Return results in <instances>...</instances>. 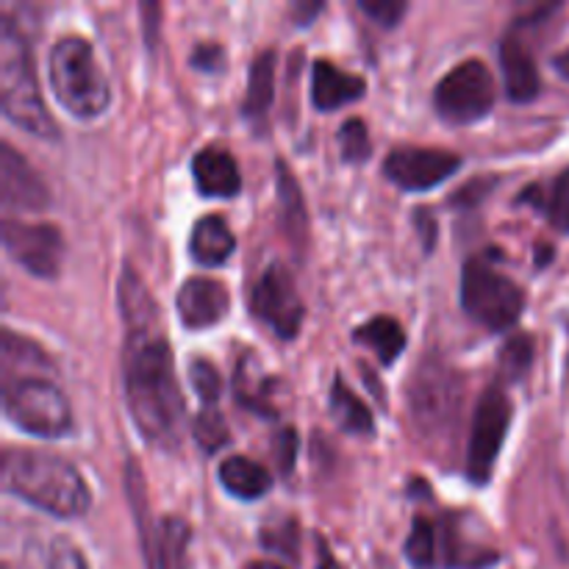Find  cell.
I'll return each mask as SVG.
<instances>
[{
    "label": "cell",
    "mask_w": 569,
    "mask_h": 569,
    "mask_svg": "<svg viewBox=\"0 0 569 569\" xmlns=\"http://www.w3.org/2000/svg\"><path fill=\"white\" fill-rule=\"evenodd\" d=\"M176 309L187 328H194V331L211 328L226 320L228 309H231V295H228L226 283L214 281V278H189L178 289Z\"/></svg>",
    "instance_id": "9a60e30c"
},
{
    "label": "cell",
    "mask_w": 569,
    "mask_h": 569,
    "mask_svg": "<svg viewBox=\"0 0 569 569\" xmlns=\"http://www.w3.org/2000/svg\"><path fill=\"white\" fill-rule=\"evenodd\" d=\"M465 406V381L439 359L422 361L409 383V409L415 428L428 445H448Z\"/></svg>",
    "instance_id": "5b68a950"
},
{
    "label": "cell",
    "mask_w": 569,
    "mask_h": 569,
    "mask_svg": "<svg viewBox=\"0 0 569 569\" xmlns=\"http://www.w3.org/2000/svg\"><path fill=\"white\" fill-rule=\"evenodd\" d=\"M192 433L206 453H217V450L226 448L228 445L226 417L220 415V409H217V406H206V409L194 417Z\"/></svg>",
    "instance_id": "4dcf8cb0"
},
{
    "label": "cell",
    "mask_w": 569,
    "mask_h": 569,
    "mask_svg": "<svg viewBox=\"0 0 569 569\" xmlns=\"http://www.w3.org/2000/svg\"><path fill=\"white\" fill-rule=\"evenodd\" d=\"M511 426V400L503 387H489L481 395L472 415L470 445H467V478L476 487H487L492 481L495 461H498L500 448L506 442V433Z\"/></svg>",
    "instance_id": "9c48e42d"
},
{
    "label": "cell",
    "mask_w": 569,
    "mask_h": 569,
    "mask_svg": "<svg viewBox=\"0 0 569 569\" xmlns=\"http://www.w3.org/2000/svg\"><path fill=\"white\" fill-rule=\"evenodd\" d=\"M500 67H503L506 94L515 103H531L539 94V70L537 59L517 31L506 33L500 44Z\"/></svg>",
    "instance_id": "ac0fdd59"
},
{
    "label": "cell",
    "mask_w": 569,
    "mask_h": 569,
    "mask_svg": "<svg viewBox=\"0 0 569 569\" xmlns=\"http://www.w3.org/2000/svg\"><path fill=\"white\" fill-rule=\"evenodd\" d=\"M0 200L17 211H42L50 203L39 172L9 142L0 144Z\"/></svg>",
    "instance_id": "5bb4252c"
},
{
    "label": "cell",
    "mask_w": 569,
    "mask_h": 569,
    "mask_svg": "<svg viewBox=\"0 0 569 569\" xmlns=\"http://www.w3.org/2000/svg\"><path fill=\"white\" fill-rule=\"evenodd\" d=\"M317 569H342L322 537H317Z\"/></svg>",
    "instance_id": "f35d334b"
},
{
    "label": "cell",
    "mask_w": 569,
    "mask_h": 569,
    "mask_svg": "<svg viewBox=\"0 0 569 569\" xmlns=\"http://www.w3.org/2000/svg\"><path fill=\"white\" fill-rule=\"evenodd\" d=\"M461 170V156L439 148H395L383 161V176L403 192H426Z\"/></svg>",
    "instance_id": "4fadbf2b"
},
{
    "label": "cell",
    "mask_w": 569,
    "mask_h": 569,
    "mask_svg": "<svg viewBox=\"0 0 569 569\" xmlns=\"http://www.w3.org/2000/svg\"><path fill=\"white\" fill-rule=\"evenodd\" d=\"M220 64H222V48H220V44L206 42V44H198V48H194V53H192L194 70L214 72Z\"/></svg>",
    "instance_id": "8d00e7d4"
},
{
    "label": "cell",
    "mask_w": 569,
    "mask_h": 569,
    "mask_svg": "<svg viewBox=\"0 0 569 569\" xmlns=\"http://www.w3.org/2000/svg\"><path fill=\"white\" fill-rule=\"evenodd\" d=\"M365 78L345 72L342 67L317 59L311 67V103L317 111H337L365 94Z\"/></svg>",
    "instance_id": "d6986e66"
},
{
    "label": "cell",
    "mask_w": 569,
    "mask_h": 569,
    "mask_svg": "<svg viewBox=\"0 0 569 569\" xmlns=\"http://www.w3.org/2000/svg\"><path fill=\"white\" fill-rule=\"evenodd\" d=\"M250 569H287V567L272 565V561H253V565H250Z\"/></svg>",
    "instance_id": "60d3db41"
},
{
    "label": "cell",
    "mask_w": 569,
    "mask_h": 569,
    "mask_svg": "<svg viewBox=\"0 0 569 569\" xmlns=\"http://www.w3.org/2000/svg\"><path fill=\"white\" fill-rule=\"evenodd\" d=\"M261 548L270 553L281 556V559H298L300 553V528L298 520L292 517H278L261 528Z\"/></svg>",
    "instance_id": "f1b7e54d"
},
{
    "label": "cell",
    "mask_w": 569,
    "mask_h": 569,
    "mask_svg": "<svg viewBox=\"0 0 569 569\" xmlns=\"http://www.w3.org/2000/svg\"><path fill=\"white\" fill-rule=\"evenodd\" d=\"M353 342L370 348L372 353L378 356V361L389 367L395 365V359H398L400 353H403L406 333L403 328L398 326V320H392V317H372L365 326L356 328Z\"/></svg>",
    "instance_id": "cb8c5ba5"
},
{
    "label": "cell",
    "mask_w": 569,
    "mask_h": 569,
    "mask_svg": "<svg viewBox=\"0 0 569 569\" xmlns=\"http://www.w3.org/2000/svg\"><path fill=\"white\" fill-rule=\"evenodd\" d=\"M295 450H298V437H295L292 428L281 431L276 437V453H278V467L281 472H289L295 465Z\"/></svg>",
    "instance_id": "74e56055"
},
{
    "label": "cell",
    "mask_w": 569,
    "mask_h": 569,
    "mask_svg": "<svg viewBox=\"0 0 569 569\" xmlns=\"http://www.w3.org/2000/svg\"><path fill=\"white\" fill-rule=\"evenodd\" d=\"M128 495L137 509L133 517H137L139 542H142L148 569H176L189 542V526L181 517H161V520L148 522V506H144L142 478H139L137 465L128 467Z\"/></svg>",
    "instance_id": "8fae6325"
},
{
    "label": "cell",
    "mask_w": 569,
    "mask_h": 569,
    "mask_svg": "<svg viewBox=\"0 0 569 569\" xmlns=\"http://www.w3.org/2000/svg\"><path fill=\"white\" fill-rule=\"evenodd\" d=\"M0 106H3V114L31 137H59L56 120L39 92L31 48L9 17L0 20Z\"/></svg>",
    "instance_id": "3957f363"
},
{
    "label": "cell",
    "mask_w": 569,
    "mask_h": 569,
    "mask_svg": "<svg viewBox=\"0 0 569 569\" xmlns=\"http://www.w3.org/2000/svg\"><path fill=\"white\" fill-rule=\"evenodd\" d=\"M22 569H87L81 550L59 533H37L22 545Z\"/></svg>",
    "instance_id": "44dd1931"
},
{
    "label": "cell",
    "mask_w": 569,
    "mask_h": 569,
    "mask_svg": "<svg viewBox=\"0 0 569 569\" xmlns=\"http://www.w3.org/2000/svg\"><path fill=\"white\" fill-rule=\"evenodd\" d=\"M250 309L281 339L298 337L306 317V306L300 300L298 287H295L292 272L278 261L264 267L261 276L256 278L253 292H250Z\"/></svg>",
    "instance_id": "30bf717a"
},
{
    "label": "cell",
    "mask_w": 569,
    "mask_h": 569,
    "mask_svg": "<svg viewBox=\"0 0 569 569\" xmlns=\"http://www.w3.org/2000/svg\"><path fill=\"white\" fill-rule=\"evenodd\" d=\"M14 365L17 367H39V370H44V367H50V359H48V353H42V350H39L33 342L17 337L14 331H6L3 333V367H6V372H9Z\"/></svg>",
    "instance_id": "d6a6232c"
},
{
    "label": "cell",
    "mask_w": 569,
    "mask_h": 569,
    "mask_svg": "<svg viewBox=\"0 0 569 569\" xmlns=\"http://www.w3.org/2000/svg\"><path fill=\"white\" fill-rule=\"evenodd\" d=\"M3 415L22 433L37 439H59L70 433L72 411L64 392L48 378H22L3 387Z\"/></svg>",
    "instance_id": "52a82bcc"
},
{
    "label": "cell",
    "mask_w": 569,
    "mask_h": 569,
    "mask_svg": "<svg viewBox=\"0 0 569 569\" xmlns=\"http://www.w3.org/2000/svg\"><path fill=\"white\" fill-rule=\"evenodd\" d=\"M331 415L337 417L339 428L356 437H370L376 431V422H372V411L367 409L365 400L356 398L353 389L342 381V376L333 378L331 387Z\"/></svg>",
    "instance_id": "d4e9b609"
},
{
    "label": "cell",
    "mask_w": 569,
    "mask_h": 569,
    "mask_svg": "<svg viewBox=\"0 0 569 569\" xmlns=\"http://www.w3.org/2000/svg\"><path fill=\"white\" fill-rule=\"evenodd\" d=\"M117 303L126 322L122 387L133 426L153 448H178L183 431V398L172 350L159 328V306L131 267L122 270L117 283Z\"/></svg>",
    "instance_id": "6da1fadb"
},
{
    "label": "cell",
    "mask_w": 569,
    "mask_h": 569,
    "mask_svg": "<svg viewBox=\"0 0 569 569\" xmlns=\"http://www.w3.org/2000/svg\"><path fill=\"white\" fill-rule=\"evenodd\" d=\"M48 81L56 100L78 120H92L109 109V78L83 37H61L50 48Z\"/></svg>",
    "instance_id": "277c9868"
},
{
    "label": "cell",
    "mask_w": 569,
    "mask_h": 569,
    "mask_svg": "<svg viewBox=\"0 0 569 569\" xmlns=\"http://www.w3.org/2000/svg\"><path fill=\"white\" fill-rule=\"evenodd\" d=\"M233 248H237V239L228 222L217 214L200 217L189 233V256L200 267H222L231 259Z\"/></svg>",
    "instance_id": "ffe728a7"
},
{
    "label": "cell",
    "mask_w": 569,
    "mask_h": 569,
    "mask_svg": "<svg viewBox=\"0 0 569 569\" xmlns=\"http://www.w3.org/2000/svg\"><path fill=\"white\" fill-rule=\"evenodd\" d=\"M192 176L194 187L203 198H237L239 189H242L237 159L228 150L214 148V144L194 153Z\"/></svg>",
    "instance_id": "e0dca14e"
},
{
    "label": "cell",
    "mask_w": 569,
    "mask_h": 569,
    "mask_svg": "<svg viewBox=\"0 0 569 569\" xmlns=\"http://www.w3.org/2000/svg\"><path fill=\"white\" fill-rule=\"evenodd\" d=\"M359 6L370 20H376L378 26L383 28L398 26V22L403 20L406 9H409V6L400 3V0H361Z\"/></svg>",
    "instance_id": "d590c367"
},
{
    "label": "cell",
    "mask_w": 569,
    "mask_h": 569,
    "mask_svg": "<svg viewBox=\"0 0 569 569\" xmlns=\"http://www.w3.org/2000/svg\"><path fill=\"white\" fill-rule=\"evenodd\" d=\"M237 398L239 403L248 406L250 411H259V415H276V409L270 406V395H267V381L264 383H256L253 372H250V361H239V370H237Z\"/></svg>",
    "instance_id": "1f68e13d"
},
{
    "label": "cell",
    "mask_w": 569,
    "mask_h": 569,
    "mask_svg": "<svg viewBox=\"0 0 569 569\" xmlns=\"http://www.w3.org/2000/svg\"><path fill=\"white\" fill-rule=\"evenodd\" d=\"M220 483L228 495L239 500H259L270 492L272 478L267 467L259 461L244 459V456H231L220 465Z\"/></svg>",
    "instance_id": "603a6c76"
},
{
    "label": "cell",
    "mask_w": 569,
    "mask_h": 569,
    "mask_svg": "<svg viewBox=\"0 0 569 569\" xmlns=\"http://www.w3.org/2000/svg\"><path fill=\"white\" fill-rule=\"evenodd\" d=\"M278 206H281V220H283V228H287L289 239H292L298 248H303L306 237H309L303 194H300L298 181H295L292 172L283 167V161H278Z\"/></svg>",
    "instance_id": "484cf974"
},
{
    "label": "cell",
    "mask_w": 569,
    "mask_h": 569,
    "mask_svg": "<svg viewBox=\"0 0 569 569\" xmlns=\"http://www.w3.org/2000/svg\"><path fill=\"white\" fill-rule=\"evenodd\" d=\"M189 381H192L194 392L203 400V406H217L222 395V378L217 367L206 359H194L189 365Z\"/></svg>",
    "instance_id": "836d02e7"
},
{
    "label": "cell",
    "mask_w": 569,
    "mask_h": 569,
    "mask_svg": "<svg viewBox=\"0 0 569 569\" xmlns=\"http://www.w3.org/2000/svg\"><path fill=\"white\" fill-rule=\"evenodd\" d=\"M437 526L428 517H415L411 533L406 539V559L415 569H433L439 561V537Z\"/></svg>",
    "instance_id": "83f0119b"
},
{
    "label": "cell",
    "mask_w": 569,
    "mask_h": 569,
    "mask_svg": "<svg viewBox=\"0 0 569 569\" xmlns=\"http://www.w3.org/2000/svg\"><path fill=\"white\" fill-rule=\"evenodd\" d=\"M272 98H276V50H261L253 59L248 72V94H244L242 114L256 128L264 126L270 114Z\"/></svg>",
    "instance_id": "7402d4cb"
},
{
    "label": "cell",
    "mask_w": 569,
    "mask_h": 569,
    "mask_svg": "<svg viewBox=\"0 0 569 569\" xmlns=\"http://www.w3.org/2000/svg\"><path fill=\"white\" fill-rule=\"evenodd\" d=\"M442 561L448 569H487L498 561V550L470 537V517H442Z\"/></svg>",
    "instance_id": "2e32d148"
},
{
    "label": "cell",
    "mask_w": 569,
    "mask_h": 569,
    "mask_svg": "<svg viewBox=\"0 0 569 569\" xmlns=\"http://www.w3.org/2000/svg\"><path fill=\"white\" fill-rule=\"evenodd\" d=\"M528 198H533L531 203H537L539 209L548 214L550 226H553L556 231L569 233V167L559 178H556L553 183H550L548 194H545L539 187H531L520 194V200H528Z\"/></svg>",
    "instance_id": "4316f807"
},
{
    "label": "cell",
    "mask_w": 569,
    "mask_h": 569,
    "mask_svg": "<svg viewBox=\"0 0 569 569\" xmlns=\"http://www.w3.org/2000/svg\"><path fill=\"white\" fill-rule=\"evenodd\" d=\"M3 248L37 278H56L64 261V237L50 222L3 220Z\"/></svg>",
    "instance_id": "7c38bea8"
},
{
    "label": "cell",
    "mask_w": 569,
    "mask_h": 569,
    "mask_svg": "<svg viewBox=\"0 0 569 569\" xmlns=\"http://www.w3.org/2000/svg\"><path fill=\"white\" fill-rule=\"evenodd\" d=\"M533 365V342L526 333H517L500 350V376L503 381H520Z\"/></svg>",
    "instance_id": "f546056e"
},
{
    "label": "cell",
    "mask_w": 569,
    "mask_h": 569,
    "mask_svg": "<svg viewBox=\"0 0 569 569\" xmlns=\"http://www.w3.org/2000/svg\"><path fill=\"white\" fill-rule=\"evenodd\" d=\"M433 106L450 126L483 120L495 106V78L481 59L456 64L433 89Z\"/></svg>",
    "instance_id": "ba28073f"
},
{
    "label": "cell",
    "mask_w": 569,
    "mask_h": 569,
    "mask_svg": "<svg viewBox=\"0 0 569 569\" xmlns=\"http://www.w3.org/2000/svg\"><path fill=\"white\" fill-rule=\"evenodd\" d=\"M553 67H556V70L561 72V76L569 78V48L565 50V53L556 56V59H553Z\"/></svg>",
    "instance_id": "ab89813d"
},
{
    "label": "cell",
    "mask_w": 569,
    "mask_h": 569,
    "mask_svg": "<svg viewBox=\"0 0 569 569\" xmlns=\"http://www.w3.org/2000/svg\"><path fill=\"white\" fill-rule=\"evenodd\" d=\"M3 487L53 517H81L89 509V487L81 472L48 450H6Z\"/></svg>",
    "instance_id": "7a4b0ae2"
},
{
    "label": "cell",
    "mask_w": 569,
    "mask_h": 569,
    "mask_svg": "<svg viewBox=\"0 0 569 569\" xmlns=\"http://www.w3.org/2000/svg\"><path fill=\"white\" fill-rule=\"evenodd\" d=\"M339 150H342L345 161H367L370 159V133H367L365 120L353 117L339 128Z\"/></svg>",
    "instance_id": "e575fe53"
},
{
    "label": "cell",
    "mask_w": 569,
    "mask_h": 569,
    "mask_svg": "<svg viewBox=\"0 0 569 569\" xmlns=\"http://www.w3.org/2000/svg\"><path fill=\"white\" fill-rule=\"evenodd\" d=\"M461 306L478 326L500 333L520 320L526 292L498 270L492 253H481L472 256L461 272Z\"/></svg>",
    "instance_id": "8992f818"
}]
</instances>
